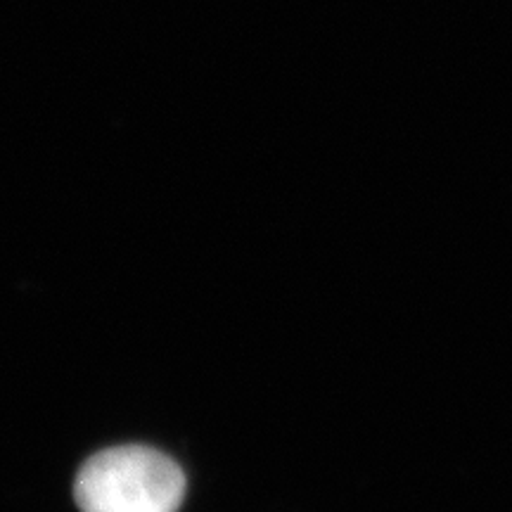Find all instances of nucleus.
I'll list each match as a JSON object with an SVG mask.
<instances>
[{
    "mask_svg": "<svg viewBox=\"0 0 512 512\" xmlns=\"http://www.w3.org/2000/svg\"><path fill=\"white\" fill-rule=\"evenodd\" d=\"M185 472L150 446H114L83 463L74 482L81 512H178Z\"/></svg>",
    "mask_w": 512,
    "mask_h": 512,
    "instance_id": "nucleus-1",
    "label": "nucleus"
}]
</instances>
